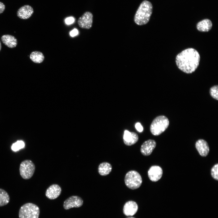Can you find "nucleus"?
Here are the masks:
<instances>
[{
    "label": "nucleus",
    "mask_w": 218,
    "mask_h": 218,
    "mask_svg": "<svg viewBox=\"0 0 218 218\" xmlns=\"http://www.w3.org/2000/svg\"><path fill=\"white\" fill-rule=\"evenodd\" d=\"M210 93L211 96L215 99L218 100V86L214 85L210 88Z\"/></svg>",
    "instance_id": "nucleus-22"
},
{
    "label": "nucleus",
    "mask_w": 218,
    "mask_h": 218,
    "mask_svg": "<svg viewBox=\"0 0 218 218\" xmlns=\"http://www.w3.org/2000/svg\"><path fill=\"white\" fill-rule=\"evenodd\" d=\"M93 18L92 13L90 12H86L78 19V24L81 28L89 29L92 26Z\"/></svg>",
    "instance_id": "nucleus-7"
},
{
    "label": "nucleus",
    "mask_w": 218,
    "mask_h": 218,
    "mask_svg": "<svg viewBox=\"0 0 218 218\" xmlns=\"http://www.w3.org/2000/svg\"><path fill=\"white\" fill-rule=\"evenodd\" d=\"M153 6L151 3L144 0L140 4L135 15L134 21L139 25L147 24L152 14Z\"/></svg>",
    "instance_id": "nucleus-2"
},
{
    "label": "nucleus",
    "mask_w": 218,
    "mask_h": 218,
    "mask_svg": "<svg viewBox=\"0 0 218 218\" xmlns=\"http://www.w3.org/2000/svg\"><path fill=\"white\" fill-rule=\"evenodd\" d=\"M200 56L195 49L190 48L185 49L178 54L176 58L178 68L187 74L194 72L199 66Z\"/></svg>",
    "instance_id": "nucleus-1"
},
{
    "label": "nucleus",
    "mask_w": 218,
    "mask_h": 218,
    "mask_svg": "<svg viewBox=\"0 0 218 218\" xmlns=\"http://www.w3.org/2000/svg\"><path fill=\"white\" fill-rule=\"evenodd\" d=\"M35 170V166L32 161L26 160L20 164L19 172L21 177L24 179L31 178L33 175Z\"/></svg>",
    "instance_id": "nucleus-6"
},
{
    "label": "nucleus",
    "mask_w": 218,
    "mask_h": 218,
    "mask_svg": "<svg viewBox=\"0 0 218 218\" xmlns=\"http://www.w3.org/2000/svg\"><path fill=\"white\" fill-rule=\"evenodd\" d=\"M136 129L138 131L141 132L143 130V128L141 124L139 122L136 123L135 125Z\"/></svg>",
    "instance_id": "nucleus-25"
},
{
    "label": "nucleus",
    "mask_w": 218,
    "mask_h": 218,
    "mask_svg": "<svg viewBox=\"0 0 218 218\" xmlns=\"http://www.w3.org/2000/svg\"><path fill=\"white\" fill-rule=\"evenodd\" d=\"M30 58L33 62L37 63H40L44 60L45 57L43 53L39 51H34L32 52L30 55Z\"/></svg>",
    "instance_id": "nucleus-19"
},
{
    "label": "nucleus",
    "mask_w": 218,
    "mask_h": 218,
    "mask_svg": "<svg viewBox=\"0 0 218 218\" xmlns=\"http://www.w3.org/2000/svg\"><path fill=\"white\" fill-rule=\"evenodd\" d=\"M135 218L133 217H128V218Z\"/></svg>",
    "instance_id": "nucleus-29"
},
{
    "label": "nucleus",
    "mask_w": 218,
    "mask_h": 218,
    "mask_svg": "<svg viewBox=\"0 0 218 218\" xmlns=\"http://www.w3.org/2000/svg\"><path fill=\"white\" fill-rule=\"evenodd\" d=\"M196 147L200 155L202 157L206 156L209 152V147L207 143L203 139L198 140L195 144Z\"/></svg>",
    "instance_id": "nucleus-14"
},
{
    "label": "nucleus",
    "mask_w": 218,
    "mask_h": 218,
    "mask_svg": "<svg viewBox=\"0 0 218 218\" xmlns=\"http://www.w3.org/2000/svg\"><path fill=\"white\" fill-rule=\"evenodd\" d=\"M169 124V120L166 116H157L154 119L150 125V132L154 135H159L167 129Z\"/></svg>",
    "instance_id": "nucleus-3"
},
{
    "label": "nucleus",
    "mask_w": 218,
    "mask_h": 218,
    "mask_svg": "<svg viewBox=\"0 0 218 218\" xmlns=\"http://www.w3.org/2000/svg\"><path fill=\"white\" fill-rule=\"evenodd\" d=\"M78 34V30L76 28H74L70 32V35L71 37H74L77 35Z\"/></svg>",
    "instance_id": "nucleus-26"
},
{
    "label": "nucleus",
    "mask_w": 218,
    "mask_h": 218,
    "mask_svg": "<svg viewBox=\"0 0 218 218\" xmlns=\"http://www.w3.org/2000/svg\"><path fill=\"white\" fill-rule=\"evenodd\" d=\"M83 203V201L81 197L76 196H71L64 202L63 207L65 210L73 207L78 208L81 206Z\"/></svg>",
    "instance_id": "nucleus-8"
},
{
    "label": "nucleus",
    "mask_w": 218,
    "mask_h": 218,
    "mask_svg": "<svg viewBox=\"0 0 218 218\" xmlns=\"http://www.w3.org/2000/svg\"><path fill=\"white\" fill-rule=\"evenodd\" d=\"M123 140L124 144L127 146H131L137 142L138 136L134 132H130L127 130H125L123 135Z\"/></svg>",
    "instance_id": "nucleus-13"
},
{
    "label": "nucleus",
    "mask_w": 218,
    "mask_h": 218,
    "mask_svg": "<svg viewBox=\"0 0 218 218\" xmlns=\"http://www.w3.org/2000/svg\"><path fill=\"white\" fill-rule=\"evenodd\" d=\"M156 145V143L154 140L150 139L145 141L141 145L140 151L145 156L150 155Z\"/></svg>",
    "instance_id": "nucleus-10"
},
{
    "label": "nucleus",
    "mask_w": 218,
    "mask_h": 218,
    "mask_svg": "<svg viewBox=\"0 0 218 218\" xmlns=\"http://www.w3.org/2000/svg\"><path fill=\"white\" fill-rule=\"evenodd\" d=\"M1 39L3 44L9 48H15L17 44V39L12 35H4L2 37Z\"/></svg>",
    "instance_id": "nucleus-16"
},
{
    "label": "nucleus",
    "mask_w": 218,
    "mask_h": 218,
    "mask_svg": "<svg viewBox=\"0 0 218 218\" xmlns=\"http://www.w3.org/2000/svg\"><path fill=\"white\" fill-rule=\"evenodd\" d=\"M111 165L107 162L100 164L98 167V172L99 174L103 176H105L109 174L112 170Z\"/></svg>",
    "instance_id": "nucleus-18"
},
{
    "label": "nucleus",
    "mask_w": 218,
    "mask_h": 218,
    "mask_svg": "<svg viewBox=\"0 0 218 218\" xmlns=\"http://www.w3.org/2000/svg\"><path fill=\"white\" fill-rule=\"evenodd\" d=\"M1 42L0 41V51L1 50Z\"/></svg>",
    "instance_id": "nucleus-28"
},
{
    "label": "nucleus",
    "mask_w": 218,
    "mask_h": 218,
    "mask_svg": "<svg viewBox=\"0 0 218 218\" xmlns=\"http://www.w3.org/2000/svg\"><path fill=\"white\" fill-rule=\"evenodd\" d=\"M39 213V208L37 205L27 203L21 207L18 216L19 218H38Z\"/></svg>",
    "instance_id": "nucleus-4"
},
{
    "label": "nucleus",
    "mask_w": 218,
    "mask_h": 218,
    "mask_svg": "<svg viewBox=\"0 0 218 218\" xmlns=\"http://www.w3.org/2000/svg\"><path fill=\"white\" fill-rule=\"evenodd\" d=\"M10 201V197L5 190L0 188V206L7 204Z\"/></svg>",
    "instance_id": "nucleus-20"
},
{
    "label": "nucleus",
    "mask_w": 218,
    "mask_h": 218,
    "mask_svg": "<svg viewBox=\"0 0 218 218\" xmlns=\"http://www.w3.org/2000/svg\"><path fill=\"white\" fill-rule=\"evenodd\" d=\"M75 19L73 17H69L66 18L65 19V22L67 25H70L73 23Z\"/></svg>",
    "instance_id": "nucleus-24"
},
{
    "label": "nucleus",
    "mask_w": 218,
    "mask_h": 218,
    "mask_svg": "<svg viewBox=\"0 0 218 218\" xmlns=\"http://www.w3.org/2000/svg\"><path fill=\"white\" fill-rule=\"evenodd\" d=\"M34 12L33 8L29 5L20 7L17 12V15L20 18L26 19L30 18Z\"/></svg>",
    "instance_id": "nucleus-11"
},
{
    "label": "nucleus",
    "mask_w": 218,
    "mask_h": 218,
    "mask_svg": "<svg viewBox=\"0 0 218 218\" xmlns=\"http://www.w3.org/2000/svg\"><path fill=\"white\" fill-rule=\"evenodd\" d=\"M61 188L57 184H53L47 189L45 195L50 199H54L59 196L61 194Z\"/></svg>",
    "instance_id": "nucleus-12"
},
{
    "label": "nucleus",
    "mask_w": 218,
    "mask_h": 218,
    "mask_svg": "<svg viewBox=\"0 0 218 218\" xmlns=\"http://www.w3.org/2000/svg\"><path fill=\"white\" fill-rule=\"evenodd\" d=\"M163 174L162 169L158 166H151L148 171V175L149 179L153 182H156L161 177Z\"/></svg>",
    "instance_id": "nucleus-9"
},
{
    "label": "nucleus",
    "mask_w": 218,
    "mask_h": 218,
    "mask_svg": "<svg viewBox=\"0 0 218 218\" xmlns=\"http://www.w3.org/2000/svg\"><path fill=\"white\" fill-rule=\"evenodd\" d=\"M5 8V5L2 2H0V14L3 13Z\"/></svg>",
    "instance_id": "nucleus-27"
},
{
    "label": "nucleus",
    "mask_w": 218,
    "mask_h": 218,
    "mask_svg": "<svg viewBox=\"0 0 218 218\" xmlns=\"http://www.w3.org/2000/svg\"><path fill=\"white\" fill-rule=\"evenodd\" d=\"M125 185L130 189L134 190L139 188L141 185L142 178L137 171L132 170L128 172L124 178Z\"/></svg>",
    "instance_id": "nucleus-5"
},
{
    "label": "nucleus",
    "mask_w": 218,
    "mask_h": 218,
    "mask_svg": "<svg viewBox=\"0 0 218 218\" xmlns=\"http://www.w3.org/2000/svg\"><path fill=\"white\" fill-rule=\"evenodd\" d=\"M137 210L138 206L137 203L134 201H130L124 205L123 212L127 216H132L136 213Z\"/></svg>",
    "instance_id": "nucleus-15"
},
{
    "label": "nucleus",
    "mask_w": 218,
    "mask_h": 218,
    "mask_svg": "<svg viewBox=\"0 0 218 218\" xmlns=\"http://www.w3.org/2000/svg\"><path fill=\"white\" fill-rule=\"evenodd\" d=\"M212 27V23L209 19H204L197 23V29L202 32H207L210 31Z\"/></svg>",
    "instance_id": "nucleus-17"
},
{
    "label": "nucleus",
    "mask_w": 218,
    "mask_h": 218,
    "mask_svg": "<svg viewBox=\"0 0 218 218\" xmlns=\"http://www.w3.org/2000/svg\"><path fill=\"white\" fill-rule=\"evenodd\" d=\"M25 146L24 142L22 140H18L13 143L12 146V149L14 151H16L23 148Z\"/></svg>",
    "instance_id": "nucleus-21"
},
{
    "label": "nucleus",
    "mask_w": 218,
    "mask_h": 218,
    "mask_svg": "<svg viewBox=\"0 0 218 218\" xmlns=\"http://www.w3.org/2000/svg\"><path fill=\"white\" fill-rule=\"evenodd\" d=\"M211 175L213 178L218 180V164H215L212 168L211 171Z\"/></svg>",
    "instance_id": "nucleus-23"
}]
</instances>
